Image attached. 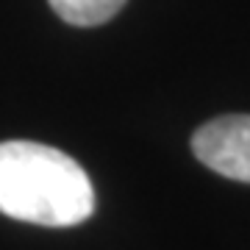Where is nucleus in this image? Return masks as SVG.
<instances>
[{
    "label": "nucleus",
    "instance_id": "f257e3e1",
    "mask_svg": "<svg viewBox=\"0 0 250 250\" xmlns=\"http://www.w3.org/2000/svg\"><path fill=\"white\" fill-rule=\"evenodd\" d=\"M0 211L20 223L70 228L95 211L86 170L50 145L0 142Z\"/></svg>",
    "mask_w": 250,
    "mask_h": 250
},
{
    "label": "nucleus",
    "instance_id": "f03ea898",
    "mask_svg": "<svg viewBox=\"0 0 250 250\" xmlns=\"http://www.w3.org/2000/svg\"><path fill=\"white\" fill-rule=\"evenodd\" d=\"M192 153L208 170L250 184V114H225L200 125L192 136Z\"/></svg>",
    "mask_w": 250,
    "mask_h": 250
},
{
    "label": "nucleus",
    "instance_id": "7ed1b4c3",
    "mask_svg": "<svg viewBox=\"0 0 250 250\" xmlns=\"http://www.w3.org/2000/svg\"><path fill=\"white\" fill-rule=\"evenodd\" d=\"M50 9L70 25H103L125 6V0H47Z\"/></svg>",
    "mask_w": 250,
    "mask_h": 250
}]
</instances>
